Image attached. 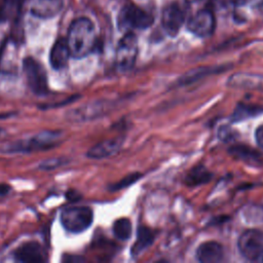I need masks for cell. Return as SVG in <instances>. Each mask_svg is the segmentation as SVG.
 <instances>
[{
	"label": "cell",
	"instance_id": "cell-15",
	"mask_svg": "<svg viewBox=\"0 0 263 263\" xmlns=\"http://www.w3.org/2000/svg\"><path fill=\"white\" fill-rule=\"evenodd\" d=\"M155 238L154 232L146 227V226H140L137 231V240L133 245L132 248V255L133 257L139 256L143 251H145L147 248H149Z\"/></svg>",
	"mask_w": 263,
	"mask_h": 263
},
{
	"label": "cell",
	"instance_id": "cell-23",
	"mask_svg": "<svg viewBox=\"0 0 263 263\" xmlns=\"http://www.w3.org/2000/svg\"><path fill=\"white\" fill-rule=\"evenodd\" d=\"M255 138H256V142H257L258 146L263 149V124L260 125V126L256 129Z\"/></svg>",
	"mask_w": 263,
	"mask_h": 263
},
{
	"label": "cell",
	"instance_id": "cell-13",
	"mask_svg": "<svg viewBox=\"0 0 263 263\" xmlns=\"http://www.w3.org/2000/svg\"><path fill=\"white\" fill-rule=\"evenodd\" d=\"M70 57L71 54L66 38L57 39L49 53V62L51 67L54 70L64 69L68 65Z\"/></svg>",
	"mask_w": 263,
	"mask_h": 263
},
{
	"label": "cell",
	"instance_id": "cell-25",
	"mask_svg": "<svg viewBox=\"0 0 263 263\" xmlns=\"http://www.w3.org/2000/svg\"><path fill=\"white\" fill-rule=\"evenodd\" d=\"M254 1H256V0H232V2H233L235 5H238V6L248 5V4L253 3Z\"/></svg>",
	"mask_w": 263,
	"mask_h": 263
},
{
	"label": "cell",
	"instance_id": "cell-14",
	"mask_svg": "<svg viewBox=\"0 0 263 263\" xmlns=\"http://www.w3.org/2000/svg\"><path fill=\"white\" fill-rule=\"evenodd\" d=\"M223 248L217 241H205L196 250V258L201 263H217L223 259Z\"/></svg>",
	"mask_w": 263,
	"mask_h": 263
},
{
	"label": "cell",
	"instance_id": "cell-8",
	"mask_svg": "<svg viewBox=\"0 0 263 263\" xmlns=\"http://www.w3.org/2000/svg\"><path fill=\"white\" fill-rule=\"evenodd\" d=\"M216 26L214 13L210 9H201L192 15L188 23L187 29L198 37H209L213 34Z\"/></svg>",
	"mask_w": 263,
	"mask_h": 263
},
{
	"label": "cell",
	"instance_id": "cell-19",
	"mask_svg": "<svg viewBox=\"0 0 263 263\" xmlns=\"http://www.w3.org/2000/svg\"><path fill=\"white\" fill-rule=\"evenodd\" d=\"M219 71H222V70H219V68L218 69H214V68H199V69H196V70H192V71L186 73L185 75H183L181 77V79L179 80V82H180V84H188V83H191L192 81H194L196 79H199L201 77L208 76L211 73H217Z\"/></svg>",
	"mask_w": 263,
	"mask_h": 263
},
{
	"label": "cell",
	"instance_id": "cell-21",
	"mask_svg": "<svg viewBox=\"0 0 263 263\" xmlns=\"http://www.w3.org/2000/svg\"><path fill=\"white\" fill-rule=\"evenodd\" d=\"M68 161L69 159H67L66 157H53V158H49L42 161L38 165V168L42 171H51L62 165H65L66 163H68Z\"/></svg>",
	"mask_w": 263,
	"mask_h": 263
},
{
	"label": "cell",
	"instance_id": "cell-24",
	"mask_svg": "<svg viewBox=\"0 0 263 263\" xmlns=\"http://www.w3.org/2000/svg\"><path fill=\"white\" fill-rule=\"evenodd\" d=\"M10 186L4 183H0V195H5L9 192Z\"/></svg>",
	"mask_w": 263,
	"mask_h": 263
},
{
	"label": "cell",
	"instance_id": "cell-27",
	"mask_svg": "<svg viewBox=\"0 0 263 263\" xmlns=\"http://www.w3.org/2000/svg\"><path fill=\"white\" fill-rule=\"evenodd\" d=\"M193 1H195V0H193Z\"/></svg>",
	"mask_w": 263,
	"mask_h": 263
},
{
	"label": "cell",
	"instance_id": "cell-20",
	"mask_svg": "<svg viewBox=\"0 0 263 263\" xmlns=\"http://www.w3.org/2000/svg\"><path fill=\"white\" fill-rule=\"evenodd\" d=\"M141 177H142V175L139 174V173L130 174V175L126 176L125 178L121 179L119 182L110 185V186H109V190H111V191H116V190H120V189H123V188H125V187H128V186H130L132 184H134L135 182H137Z\"/></svg>",
	"mask_w": 263,
	"mask_h": 263
},
{
	"label": "cell",
	"instance_id": "cell-9",
	"mask_svg": "<svg viewBox=\"0 0 263 263\" xmlns=\"http://www.w3.org/2000/svg\"><path fill=\"white\" fill-rule=\"evenodd\" d=\"M184 21V12L177 3H171L163 8L161 23L167 35L176 36L182 28Z\"/></svg>",
	"mask_w": 263,
	"mask_h": 263
},
{
	"label": "cell",
	"instance_id": "cell-11",
	"mask_svg": "<svg viewBox=\"0 0 263 263\" xmlns=\"http://www.w3.org/2000/svg\"><path fill=\"white\" fill-rule=\"evenodd\" d=\"M123 141L124 140L122 137H117V138H112V139L102 141L97 145L92 146L87 151L86 156L93 159H101V158L112 156L120 150L123 144Z\"/></svg>",
	"mask_w": 263,
	"mask_h": 263
},
{
	"label": "cell",
	"instance_id": "cell-10",
	"mask_svg": "<svg viewBox=\"0 0 263 263\" xmlns=\"http://www.w3.org/2000/svg\"><path fill=\"white\" fill-rule=\"evenodd\" d=\"M13 257L16 261L26 263H39L44 262L47 259L45 250L37 241L24 242L14 251Z\"/></svg>",
	"mask_w": 263,
	"mask_h": 263
},
{
	"label": "cell",
	"instance_id": "cell-4",
	"mask_svg": "<svg viewBox=\"0 0 263 263\" xmlns=\"http://www.w3.org/2000/svg\"><path fill=\"white\" fill-rule=\"evenodd\" d=\"M23 69L30 89L38 96L47 95L49 90L44 67L36 59L27 57L23 61Z\"/></svg>",
	"mask_w": 263,
	"mask_h": 263
},
{
	"label": "cell",
	"instance_id": "cell-3",
	"mask_svg": "<svg viewBox=\"0 0 263 263\" xmlns=\"http://www.w3.org/2000/svg\"><path fill=\"white\" fill-rule=\"evenodd\" d=\"M62 226L71 233H80L92 223L93 213L88 206H68L60 216Z\"/></svg>",
	"mask_w": 263,
	"mask_h": 263
},
{
	"label": "cell",
	"instance_id": "cell-2",
	"mask_svg": "<svg viewBox=\"0 0 263 263\" xmlns=\"http://www.w3.org/2000/svg\"><path fill=\"white\" fill-rule=\"evenodd\" d=\"M63 134L58 130H45L34 135L29 139L18 140L5 147L8 153H29L52 149L62 143Z\"/></svg>",
	"mask_w": 263,
	"mask_h": 263
},
{
	"label": "cell",
	"instance_id": "cell-26",
	"mask_svg": "<svg viewBox=\"0 0 263 263\" xmlns=\"http://www.w3.org/2000/svg\"><path fill=\"white\" fill-rule=\"evenodd\" d=\"M257 262H263V254L260 256V258L258 259V261Z\"/></svg>",
	"mask_w": 263,
	"mask_h": 263
},
{
	"label": "cell",
	"instance_id": "cell-17",
	"mask_svg": "<svg viewBox=\"0 0 263 263\" xmlns=\"http://www.w3.org/2000/svg\"><path fill=\"white\" fill-rule=\"evenodd\" d=\"M112 230L116 238L120 240H126L132 235V231H133L132 222L127 218L117 219L113 224Z\"/></svg>",
	"mask_w": 263,
	"mask_h": 263
},
{
	"label": "cell",
	"instance_id": "cell-12",
	"mask_svg": "<svg viewBox=\"0 0 263 263\" xmlns=\"http://www.w3.org/2000/svg\"><path fill=\"white\" fill-rule=\"evenodd\" d=\"M64 0H32L30 12L38 18H51L63 8Z\"/></svg>",
	"mask_w": 263,
	"mask_h": 263
},
{
	"label": "cell",
	"instance_id": "cell-7",
	"mask_svg": "<svg viewBox=\"0 0 263 263\" xmlns=\"http://www.w3.org/2000/svg\"><path fill=\"white\" fill-rule=\"evenodd\" d=\"M237 247L245 259L257 262L263 254V232L257 229L246 230L239 236Z\"/></svg>",
	"mask_w": 263,
	"mask_h": 263
},
{
	"label": "cell",
	"instance_id": "cell-18",
	"mask_svg": "<svg viewBox=\"0 0 263 263\" xmlns=\"http://www.w3.org/2000/svg\"><path fill=\"white\" fill-rule=\"evenodd\" d=\"M229 153L235 157V158H238L240 160H243V161H255L259 158V154L251 149L250 147L246 146V145H234V146H231L230 149H229Z\"/></svg>",
	"mask_w": 263,
	"mask_h": 263
},
{
	"label": "cell",
	"instance_id": "cell-28",
	"mask_svg": "<svg viewBox=\"0 0 263 263\" xmlns=\"http://www.w3.org/2000/svg\"><path fill=\"white\" fill-rule=\"evenodd\" d=\"M0 132H1V129H0Z\"/></svg>",
	"mask_w": 263,
	"mask_h": 263
},
{
	"label": "cell",
	"instance_id": "cell-16",
	"mask_svg": "<svg viewBox=\"0 0 263 263\" xmlns=\"http://www.w3.org/2000/svg\"><path fill=\"white\" fill-rule=\"evenodd\" d=\"M212 178L211 173L202 165H197L193 167L186 176L185 183L188 186H198L200 184L208 183Z\"/></svg>",
	"mask_w": 263,
	"mask_h": 263
},
{
	"label": "cell",
	"instance_id": "cell-6",
	"mask_svg": "<svg viewBox=\"0 0 263 263\" xmlns=\"http://www.w3.org/2000/svg\"><path fill=\"white\" fill-rule=\"evenodd\" d=\"M153 16L135 5L124 6L118 15L120 29H147L153 24Z\"/></svg>",
	"mask_w": 263,
	"mask_h": 263
},
{
	"label": "cell",
	"instance_id": "cell-22",
	"mask_svg": "<svg viewBox=\"0 0 263 263\" xmlns=\"http://www.w3.org/2000/svg\"><path fill=\"white\" fill-rule=\"evenodd\" d=\"M76 100V96H73V97H71V98H69V99H67L66 101H64L63 103H55V104H52V105H41L40 106V108H42V109H49V108H57V107H59V106H61V105H67V104H70V103H72L73 101H75Z\"/></svg>",
	"mask_w": 263,
	"mask_h": 263
},
{
	"label": "cell",
	"instance_id": "cell-5",
	"mask_svg": "<svg viewBox=\"0 0 263 263\" xmlns=\"http://www.w3.org/2000/svg\"><path fill=\"white\" fill-rule=\"evenodd\" d=\"M138 54V40L134 33L127 32L119 41L116 49V66L121 72L130 70Z\"/></svg>",
	"mask_w": 263,
	"mask_h": 263
},
{
	"label": "cell",
	"instance_id": "cell-1",
	"mask_svg": "<svg viewBox=\"0 0 263 263\" xmlns=\"http://www.w3.org/2000/svg\"><path fill=\"white\" fill-rule=\"evenodd\" d=\"M66 40L71 57L82 59L88 55L97 43L93 23L87 17L76 18L69 27Z\"/></svg>",
	"mask_w": 263,
	"mask_h": 263
}]
</instances>
